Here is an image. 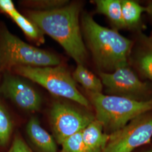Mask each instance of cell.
Instances as JSON below:
<instances>
[{"label":"cell","instance_id":"obj_1","mask_svg":"<svg viewBox=\"0 0 152 152\" xmlns=\"http://www.w3.org/2000/svg\"><path fill=\"white\" fill-rule=\"evenodd\" d=\"M81 9L79 2H72L51 11L29 10L27 16L44 34L60 44L77 64L83 65L87 53L79 22Z\"/></svg>","mask_w":152,"mask_h":152},{"label":"cell","instance_id":"obj_2","mask_svg":"<svg viewBox=\"0 0 152 152\" xmlns=\"http://www.w3.org/2000/svg\"><path fill=\"white\" fill-rule=\"evenodd\" d=\"M82 27L99 72L112 73L128 64L133 44L130 39L100 26L87 14L82 18Z\"/></svg>","mask_w":152,"mask_h":152},{"label":"cell","instance_id":"obj_3","mask_svg":"<svg viewBox=\"0 0 152 152\" xmlns=\"http://www.w3.org/2000/svg\"><path fill=\"white\" fill-rule=\"evenodd\" d=\"M86 92L95 110V120L102 125L108 134L119 130L131 121L152 111V99L140 101L102 92Z\"/></svg>","mask_w":152,"mask_h":152},{"label":"cell","instance_id":"obj_4","mask_svg":"<svg viewBox=\"0 0 152 152\" xmlns=\"http://www.w3.org/2000/svg\"><path fill=\"white\" fill-rule=\"evenodd\" d=\"M60 64L55 55L26 43L0 23V72L17 66L44 67Z\"/></svg>","mask_w":152,"mask_h":152},{"label":"cell","instance_id":"obj_5","mask_svg":"<svg viewBox=\"0 0 152 152\" xmlns=\"http://www.w3.org/2000/svg\"><path fill=\"white\" fill-rule=\"evenodd\" d=\"M11 72L37 83L55 96L89 108L90 103L78 90L72 75L63 65L44 67L17 66Z\"/></svg>","mask_w":152,"mask_h":152},{"label":"cell","instance_id":"obj_6","mask_svg":"<svg viewBox=\"0 0 152 152\" xmlns=\"http://www.w3.org/2000/svg\"><path fill=\"white\" fill-rule=\"evenodd\" d=\"M109 135L108 142L102 152H132L149 143L152 137V112L136 117Z\"/></svg>","mask_w":152,"mask_h":152},{"label":"cell","instance_id":"obj_7","mask_svg":"<svg viewBox=\"0 0 152 152\" xmlns=\"http://www.w3.org/2000/svg\"><path fill=\"white\" fill-rule=\"evenodd\" d=\"M99 76L108 95L142 101L147 100L144 98L151 91L148 83L142 81L129 63L112 73L99 72Z\"/></svg>","mask_w":152,"mask_h":152},{"label":"cell","instance_id":"obj_8","mask_svg":"<svg viewBox=\"0 0 152 152\" xmlns=\"http://www.w3.org/2000/svg\"><path fill=\"white\" fill-rule=\"evenodd\" d=\"M51 125L57 142L61 143L86 127L95 117L69 104L55 102L50 113Z\"/></svg>","mask_w":152,"mask_h":152},{"label":"cell","instance_id":"obj_9","mask_svg":"<svg viewBox=\"0 0 152 152\" xmlns=\"http://www.w3.org/2000/svg\"><path fill=\"white\" fill-rule=\"evenodd\" d=\"M0 96L28 111H38L41 106L38 92L24 78L11 72L2 73Z\"/></svg>","mask_w":152,"mask_h":152},{"label":"cell","instance_id":"obj_10","mask_svg":"<svg viewBox=\"0 0 152 152\" xmlns=\"http://www.w3.org/2000/svg\"><path fill=\"white\" fill-rule=\"evenodd\" d=\"M0 11L9 16L28 37L37 44H44V33L28 18L19 12L11 0H0Z\"/></svg>","mask_w":152,"mask_h":152},{"label":"cell","instance_id":"obj_11","mask_svg":"<svg viewBox=\"0 0 152 152\" xmlns=\"http://www.w3.org/2000/svg\"><path fill=\"white\" fill-rule=\"evenodd\" d=\"M102 125L94 120L82 131V137L86 152H102L106 147L110 135L103 131Z\"/></svg>","mask_w":152,"mask_h":152},{"label":"cell","instance_id":"obj_12","mask_svg":"<svg viewBox=\"0 0 152 152\" xmlns=\"http://www.w3.org/2000/svg\"><path fill=\"white\" fill-rule=\"evenodd\" d=\"M26 129L29 137L40 152H57L54 139L41 126L37 118L32 117Z\"/></svg>","mask_w":152,"mask_h":152},{"label":"cell","instance_id":"obj_13","mask_svg":"<svg viewBox=\"0 0 152 152\" xmlns=\"http://www.w3.org/2000/svg\"><path fill=\"white\" fill-rule=\"evenodd\" d=\"M96 11L108 18L114 27L126 28L123 21L121 0H96Z\"/></svg>","mask_w":152,"mask_h":152},{"label":"cell","instance_id":"obj_14","mask_svg":"<svg viewBox=\"0 0 152 152\" xmlns=\"http://www.w3.org/2000/svg\"><path fill=\"white\" fill-rule=\"evenodd\" d=\"M72 77L75 82L81 84L86 91L102 92L103 90V85L100 78L88 70L83 64H77Z\"/></svg>","mask_w":152,"mask_h":152},{"label":"cell","instance_id":"obj_15","mask_svg":"<svg viewBox=\"0 0 152 152\" xmlns=\"http://www.w3.org/2000/svg\"><path fill=\"white\" fill-rule=\"evenodd\" d=\"M121 10L126 28L134 27L140 21L141 15L146 12V7L132 0L121 1Z\"/></svg>","mask_w":152,"mask_h":152},{"label":"cell","instance_id":"obj_16","mask_svg":"<svg viewBox=\"0 0 152 152\" xmlns=\"http://www.w3.org/2000/svg\"><path fill=\"white\" fill-rule=\"evenodd\" d=\"M14 129L11 115L0 96V145L5 146L10 140Z\"/></svg>","mask_w":152,"mask_h":152},{"label":"cell","instance_id":"obj_17","mask_svg":"<svg viewBox=\"0 0 152 152\" xmlns=\"http://www.w3.org/2000/svg\"><path fill=\"white\" fill-rule=\"evenodd\" d=\"M66 0H26L20 2L24 7L31 11H49L62 7L69 4Z\"/></svg>","mask_w":152,"mask_h":152},{"label":"cell","instance_id":"obj_18","mask_svg":"<svg viewBox=\"0 0 152 152\" xmlns=\"http://www.w3.org/2000/svg\"><path fill=\"white\" fill-rule=\"evenodd\" d=\"M148 44L136 56V64L139 69L148 79L152 81V42Z\"/></svg>","mask_w":152,"mask_h":152},{"label":"cell","instance_id":"obj_19","mask_svg":"<svg viewBox=\"0 0 152 152\" xmlns=\"http://www.w3.org/2000/svg\"><path fill=\"white\" fill-rule=\"evenodd\" d=\"M61 145L60 152H86L82 137V131L66 139Z\"/></svg>","mask_w":152,"mask_h":152},{"label":"cell","instance_id":"obj_20","mask_svg":"<svg viewBox=\"0 0 152 152\" xmlns=\"http://www.w3.org/2000/svg\"><path fill=\"white\" fill-rule=\"evenodd\" d=\"M7 152H33L27 144L19 135L15 136L11 147Z\"/></svg>","mask_w":152,"mask_h":152},{"label":"cell","instance_id":"obj_21","mask_svg":"<svg viewBox=\"0 0 152 152\" xmlns=\"http://www.w3.org/2000/svg\"><path fill=\"white\" fill-rule=\"evenodd\" d=\"M145 7H146V12L150 16H151L152 19V2L150 3Z\"/></svg>","mask_w":152,"mask_h":152},{"label":"cell","instance_id":"obj_22","mask_svg":"<svg viewBox=\"0 0 152 152\" xmlns=\"http://www.w3.org/2000/svg\"><path fill=\"white\" fill-rule=\"evenodd\" d=\"M1 77H2V74L0 72V83H1Z\"/></svg>","mask_w":152,"mask_h":152},{"label":"cell","instance_id":"obj_23","mask_svg":"<svg viewBox=\"0 0 152 152\" xmlns=\"http://www.w3.org/2000/svg\"></svg>","mask_w":152,"mask_h":152},{"label":"cell","instance_id":"obj_24","mask_svg":"<svg viewBox=\"0 0 152 152\" xmlns=\"http://www.w3.org/2000/svg\"></svg>","mask_w":152,"mask_h":152}]
</instances>
